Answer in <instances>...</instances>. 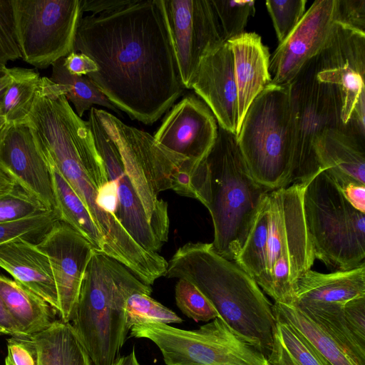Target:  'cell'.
I'll list each match as a JSON object with an SVG mask.
<instances>
[{
  "mask_svg": "<svg viewBox=\"0 0 365 365\" xmlns=\"http://www.w3.org/2000/svg\"><path fill=\"white\" fill-rule=\"evenodd\" d=\"M190 174L193 198L207 208L212 220L213 249L234 262L270 190L251 175L237 135L220 126L212 148Z\"/></svg>",
  "mask_w": 365,
  "mask_h": 365,
  "instance_id": "3",
  "label": "cell"
},
{
  "mask_svg": "<svg viewBox=\"0 0 365 365\" xmlns=\"http://www.w3.org/2000/svg\"><path fill=\"white\" fill-rule=\"evenodd\" d=\"M57 220H60L58 213L52 210L19 221L0 223V245L17 238L37 244Z\"/></svg>",
  "mask_w": 365,
  "mask_h": 365,
  "instance_id": "33",
  "label": "cell"
},
{
  "mask_svg": "<svg viewBox=\"0 0 365 365\" xmlns=\"http://www.w3.org/2000/svg\"><path fill=\"white\" fill-rule=\"evenodd\" d=\"M317 61V79L339 88L341 99L340 119L343 125H346L355 106L365 96V33L336 23Z\"/></svg>",
  "mask_w": 365,
  "mask_h": 365,
  "instance_id": "13",
  "label": "cell"
},
{
  "mask_svg": "<svg viewBox=\"0 0 365 365\" xmlns=\"http://www.w3.org/2000/svg\"><path fill=\"white\" fill-rule=\"evenodd\" d=\"M133 0H81V11L96 15L118 9Z\"/></svg>",
  "mask_w": 365,
  "mask_h": 365,
  "instance_id": "43",
  "label": "cell"
},
{
  "mask_svg": "<svg viewBox=\"0 0 365 365\" xmlns=\"http://www.w3.org/2000/svg\"><path fill=\"white\" fill-rule=\"evenodd\" d=\"M175 299L181 312L195 322H208L220 317L210 300L194 284L186 279H178Z\"/></svg>",
  "mask_w": 365,
  "mask_h": 365,
  "instance_id": "34",
  "label": "cell"
},
{
  "mask_svg": "<svg viewBox=\"0 0 365 365\" xmlns=\"http://www.w3.org/2000/svg\"><path fill=\"white\" fill-rule=\"evenodd\" d=\"M164 277L194 284L220 317L240 334L258 341L267 356L276 322L273 304L249 274L218 255L212 243L187 242L179 247Z\"/></svg>",
  "mask_w": 365,
  "mask_h": 365,
  "instance_id": "4",
  "label": "cell"
},
{
  "mask_svg": "<svg viewBox=\"0 0 365 365\" xmlns=\"http://www.w3.org/2000/svg\"><path fill=\"white\" fill-rule=\"evenodd\" d=\"M190 89L207 104L218 126L237 135V91L233 56L227 41L201 61Z\"/></svg>",
  "mask_w": 365,
  "mask_h": 365,
  "instance_id": "19",
  "label": "cell"
},
{
  "mask_svg": "<svg viewBox=\"0 0 365 365\" xmlns=\"http://www.w3.org/2000/svg\"><path fill=\"white\" fill-rule=\"evenodd\" d=\"M0 267L58 312V294L48 257L36 244L17 238L0 245Z\"/></svg>",
  "mask_w": 365,
  "mask_h": 365,
  "instance_id": "23",
  "label": "cell"
},
{
  "mask_svg": "<svg viewBox=\"0 0 365 365\" xmlns=\"http://www.w3.org/2000/svg\"><path fill=\"white\" fill-rule=\"evenodd\" d=\"M47 160L56 209L60 220L83 235L91 242L96 251L108 255L106 241L83 202L56 166L49 160Z\"/></svg>",
  "mask_w": 365,
  "mask_h": 365,
  "instance_id": "27",
  "label": "cell"
},
{
  "mask_svg": "<svg viewBox=\"0 0 365 365\" xmlns=\"http://www.w3.org/2000/svg\"><path fill=\"white\" fill-rule=\"evenodd\" d=\"M179 77L190 89L201 61L225 42L211 0H164Z\"/></svg>",
  "mask_w": 365,
  "mask_h": 365,
  "instance_id": "11",
  "label": "cell"
},
{
  "mask_svg": "<svg viewBox=\"0 0 365 365\" xmlns=\"http://www.w3.org/2000/svg\"><path fill=\"white\" fill-rule=\"evenodd\" d=\"M217 133L211 110L199 96L190 93L167 112L153 138L166 149L197 164L212 148Z\"/></svg>",
  "mask_w": 365,
  "mask_h": 365,
  "instance_id": "18",
  "label": "cell"
},
{
  "mask_svg": "<svg viewBox=\"0 0 365 365\" xmlns=\"http://www.w3.org/2000/svg\"><path fill=\"white\" fill-rule=\"evenodd\" d=\"M0 170L48 210H56L48 160L26 122L6 123L0 130Z\"/></svg>",
  "mask_w": 365,
  "mask_h": 365,
  "instance_id": "16",
  "label": "cell"
},
{
  "mask_svg": "<svg viewBox=\"0 0 365 365\" xmlns=\"http://www.w3.org/2000/svg\"><path fill=\"white\" fill-rule=\"evenodd\" d=\"M13 78L0 103V116L6 123L24 121L32 107L41 77L34 69L14 67Z\"/></svg>",
  "mask_w": 365,
  "mask_h": 365,
  "instance_id": "29",
  "label": "cell"
},
{
  "mask_svg": "<svg viewBox=\"0 0 365 365\" xmlns=\"http://www.w3.org/2000/svg\"><path fill=\"white\" fill-rule=\"evenodd\" d=\"M343 309L349 331L357 342L365 348V297L347 302Z\"/></svg>",
  "mask_w": 365,
  "mask_h": 365,
  "instance_id": "39",
  "label": "cell"
},
{
  "mask_svg": "<svg viewBox=\"0 0 365 365\" xmlns=\"http://www.w3.org/2000/svg\"><path fill=\"white\" fill-rule=\"evenodd\" d=\"M336 0L314 1L289 36L270 56L271 83L289 84L327 44L336 26Z\"/></svg>",
  "mask_w": 365,
  "mask_h": 365,
  "instance_id": "17",
  "label": "cell"
},
{
  "mask_svg": "<svg viewBox=\"0 0 365 365\" xmlns=\"http://www.w3.org/2000/svg\"><path fill=\"white\" fill-rule=\"evenodd\" d=\"M275 319L292 327L323 365H358L319 325L293 304H273Z\"/></svg>",
  "mask_w": 365,
  "mask_h": 365,
  "instance_id": "25",
  "label": "cell"
},
{
  "mask_svg": "<svg viewBox=\"0 0 365 365\" xmlns=\"http://www.w3.org/2000/svg\"><path fill=\"white\" fill-rule=\"evenodd\" d=\"M21 58L45 69L74 51L81 0H11Z\"/></svg>",
  "mask_w": 365,
  "mask_h": 365,
  "instance_id": "10",
  "label": "cell"
},
{
  "mask_svg": "<svg viewBox=\"0 0 365 365\" xmlns=\"http://www.w3.org/2000/svg\"><path fill=\"white\" fill-rule=\"evenodd\" d=\"M126 325L130 331L135 324L144 322L180 324L183 319L175 312L153 299L150 295L136 292L125 303Z\"/></svg>",
  "mask_w": 365,
  "mask_h": 365,
  "instance_id": "31",
  "label": "cell"
},
{
  "mask_svg": "<svg viewBox=\"0 0 365 365\" xmlns=\"http://www.w3.org/2000/svg\"><path fill=\"white\" fill-rule=\"evenodd\" d=\"M0 334L9 336L23 335L19 329L0 298Z\"/></svg>",
  "mask_w": 365,
  "mask_h": 365,
  "instance_id": "44",
  "label": "cell"
},
{
  "mask_svg": "<svg viewBox=\"0 0 365 365\" xmlns=\"http://www.w3.org/2000/svg\"><path fill=\"white\" fill-rule=\"evenodd\" d=\"M4 365H14L10 359L6 356L4 360Z\"/></svg>",
  "mask_w": 365,
  "mask_h": 365,
  "instance_id": "49",
  "label": "cell"
},
{
  "mask_svg": "<svg viewBox=\"0 0 365 365\" xmlns=\"http://www.w3.org/2000/svg\"><path fill=\"white\" fill-rule=\"evenodd\" d=\"M152 291L123 264L94 250L71 321L94 365H111L118 357L130 331L127 299Z\"/></svg>",
  "mask_w": 365,
  "mask_h": 365,
  "instance_id": "5",
  "label": "cell"
},
{
  "mask_svg": "<svg viewBox=\"0 0 365 365\" xmlns=\"http://www.w3.org/2000/svg\"><path fill=\"white\" fill-rule=\"evenodd\" d=\"M51 66L50 80L66 88L65 96L73 105L75 112L80 118L86 111L90 110L93 105L105 107L121 116V111L86 76H74L66 70L63 65V58L55 61Z\"/></svg>",
  "mask_w": 365,
  "mask_h": 365,
  "instance_id": "28",
  "label": "cell"
},
{
  "mask_svg": "<svg viewBox=\"0 0 365 365\" xmlns=\"http://www.w3.org/2000/svg\"><path fill=\"white\" fill-rule=\"evenodd\" d=\"M130 335L159 349L165 365H267L259 342L232 329L218 317L186 330L158 322L134 325Z\"/></svg>",
  "mask_w": 365,
  "mask_h": 365,
  "instance_id": "8",
  "label": "cell"
},
{
  "mask_svg": "<svg viewBox=\"0 0 365 365\" xmlns=\"http://www.w3.org/2000/svg\"><path fill=\"white\" fill-rule=\"evenodd\" d=\"M63 65L72 75L83 76L96 72L98 66L88 56L73 51L63 58Z\"/></svg>",
  "mask_w": 365,
  "mask_h": 365,
  "instance_id": "41",
  "label": "cell"
},
{
  "mask_svg": "<svg viewBox=\"0 0 365 365\" xmlns=\"http://www.w3.org/2000/svg\"><path fill=\"white\" fill-rule=\"evenodd\" d=\"M20 58L11 0H0V63L6 66Z\"/></svg>",
  "mask_w": 365,
  "mask_h": 365,
  "instance_id": "37",
  "label": "cell"
},
{
  "mask_svg": "<svg viewBox=\"0 0 365 365\" xmlns=\"http://www.w3.org/2000/svg\"><path fill=\"white\" fill-rule=\"evenodd\" d=\"M16 183L0 170V197L12 190Z\"/></svg>",
  "mask_w": 365,
  "mask_h": 365,
  "instance_id": "47",
  "label": "cell"
},
{
  "mask_svg": "<svg viewBox=\"0 0 365 365\" xmlns=\"http://www.w3.org/2000/svg\"><path fill=\"white\" fill-rule=\"evenodd\" d=\"M339 187L351 205L365 213V185L351 181Z\"/></svg>",
  "mask_w": 365,
  "mask_h": 365,
  "instance_id": "42",
  "label": "cell"
},
{
  "mask_svg": "<svg viewBox=\"0 0 365 365\" xmlns=\"http://www.w3.org/2000/svg\"><path fill=\"white\" fill-rule=\"evenodd\" d=\"M254 179L269 190L292 184L294 123L289 84L269 83L250 106L237 135Z\"/></svg>",
  "mask_w": 365,
  "mask_h": 365,
  "instance_id": "6",
  "label": "cell"
},
{
  "mask_svg": "<svg viewBox=\"0 0 365 365\" xmlns=\"http://www.w3.org/2000/svg\"><path fill=\"white\" fill-rule=\"evenodd\" d=\"M0 298L23 335H32L49 327L58 312L43 298L0 274Z\"/></svg>",
  "mask_w": 365,
  "mask_h": 365,
  "instance_id": "24",
  "label": "cell"
},
{
  "mask_svg": "<svg viewBox=\"0 0 365 365\" xmlns=\"http://www.w3.org/2000/svg\"><path fill=\"white\" fill-rule=\"evenodd\" d=\"M307 0H283L265 1L272 21L279 44L294 29L305 13Z\"/></svg>",
  "mask_w": 365,
  "mask_h": 365,
  "instance_id": "36",
  "label": "cell"
},
{
  "mask_svg": "<svg viewBox=\"0 0 365 365\" xmlns=\"http://www.w3.org/2000/svg\"><path fill=\"white\" fill-rule=\"evenodd\" d=\"M233 56L237 91V133L244 117L255 98L271 83L270 53L260 36L244 32L227 41Z\"/></svg>",
  "mask_w": 365,
  "mask_h": 365,
  "instance_id": "20",
  "label": "cell"
},
{
  "mask_svg": "<svg viewBox=\"0 0 365 365\" xmlns=\"http://www.w3.org/2000/svg\"><path fill=\"white\" fill-rule=\"evenodd\" d=\"M314 149L321 169L327 170L339 186L351 181L365 185V138L347 125L324 130Z\"/></svg>",
  "mask_w": 365,
  "mask_h": 365,
  "instance_id": "21",
  "label": "cell"
},
{
  "mask_svg": "<svg viewBox=\"0 0 365 365\" xmlns=\"http://www.w3.org/2000/svg\"><path fill=\"white\" fill-rule=\"evenodd\" d=\"M7 357L14 365H38L36 349L29 336L7 339Z\"/></svg>",
  "mask_w": 365,
  "mask_h": 365,
  "instance_id": "40",
  "label": "cell"
},
{
  "mask_svg": "<svg viewBox=\"0 0 365 365\" xmlns=\"http://www.w3.org/2000/svg\"><path fill=\"white\" fill-rule=\"evenodd\" d=\"M12 78V68H7L6 65L0 63V103Z\"/></svg>",
  "mask_w": 365,
  "mask_h": 365,
  "instance_id": "45",
  "label": "cell"
},
{
  "mask_svg": "<svg viewBox=\"0 0 365 365\" xmlns=\"http://www.w3.org/2000/svg\"><path fill=\"white\" fill-rule=\"evenodd\" d=\"M88 122L107 177L114 187L118 203L115 217L141 247L158 252L163 245L153 230L140 196L125 172L119 149L101 123L95 107L89 110Z\"/></svg>",
  "mask_w": 365,
  "mask_h": 365,
  "instance_id": "14",
  "label": "cell"
},
{
  "mask_svg": "<svg viewBox=\"0 0 365 365\" xmlns=\"http://www.w3.org/2000/svg\"><path fill=\"white\" fill-rule=\"evenodd\" d=\"M101 123L116 143L125 172L140 196L150 224L164 245L168 239L170 220L168 203L159 197L165 187L155 154L142 138L120 120L105 118Z\"/></svg>",
  "mask_w": 365,
  "mask_h": 365,
  "instance_id": "12",
  "label": "cell"
},
{
  "mask_svg": "<svg viewBox=\"0 0 365 365\" xmlns=\"http://www.w3.org/2000/svg\"><path fill=\"white\" fill-rule=\"evenodd\" d=\"M111 365H141L138 360L135 349L133 346L131 351L125 356L118 357Z\"/></svg>",
  "mask_w": 365,
  "mask_h": 365,
  "instance_id": "46",
  "label": "cell"
},
{
  "mask_svg": "<svg viewBox=\"0 0 365 365\" xmlns=\"http://www.w3.org/2000/svg\"><path fill=\"white\" fill-rule=\"evenodd\" d=\"M38 356V365H94L71 322L56 319L45 330L28 335Z\"/></svg>",
  "mask_w": 365,
  "mask_h": 365,
  "instance_id": "26",
  "label": "cell"
},
{
  "mask_svg": "<svg viewBox=\"0 0 365 365\" xmlns=\"http://www.w3.org/2000/svg\"><path fill=\"white\" fill-rule=\"evenodd\" d=\"M365 297V265L324 274L311 269L297 280L292 304L299 309L344 305Z\"/></svg>",
  "mask_w": 365,
  "mask_h": 365,
  "instance_id": "22",
  "label": "cell"
},
{
  "mask_svg": "<svg viewBox=\"0 0 365 365\" xmlns=\"http://www.w3.org/2000/svg\"><path fill=\"white\" fill-rule=\"evenodd\" d=\"M336 23L365 33V0H336Z\"/></svg>",
  "mask_w": 365,
  "mask_h": 365,
  "instance_id": "38",
  "label": "cell"
},
{
  "mask_svg": "<svg viewBox=\"0 0 365 365\" xmlns=\"http://www.w3.org/2000/svg\"><path fill=\"white\" fill-rule=\"evenodd\" d=\"M48 210H52L17 185L0 197V223L19 221Z\"/></svg>",
  "mask_w": 365,
  "mask_h": 365,
  "instance_id": "35",
  "label": "cell"
},
{
  "mask_svg": "<svg viewBox=\"0 0 365 365\" xmlns=\"http://www.w3.org/2000/svg\"><path fill=\"white\" fill-rule=\"evenodd\" d=\"M98 71L86 76L131 120L152 125L182 96L164 0H133L82 17L74 51Z\"/></svg>",
  "mask_w": 365,
  "mask_h": 365,
  "instance_id": "1",
  "label": "cell"
},
{
  "mask_svg": "<svg viewBox=\"0 0 365 365\" xmlns=\"http://www.w3.org/2000/svg\"><path fill=\"white\" fill-rule=\"evenodd\" d=\"M267 365H323L304 340L287 323L275 319Z\"/></svg>",
  "mask_w": 365,
  "mask_h": 365,
  "instance_id": "30",
  "label": "cell"
},
{
  "mask_svg": "<svg viewBox=\"0 0 365 365\" xmlns=\"http://www.w3.org/2000/svg\"><path fill=\"white\" fill-rule=\"evenodd\" d=\"M6 121L4 118L0 116V130L6 124Z\"/></svg>",
  "mask_w": 365,
  "mask_h": 365,
  "instance_id": "48",
  "label": "cell"
},
{
  "mask_svg": "<svg viewBox=\"0 0 365 365\" xmlns=\"http://www.w3.org/2000/svg\"><path fill=\"white\" fill-rule=\"evenodd\" d=\"M317 57L308 61L289 83L294 123L292 184H307L323 170L315 155V140L326 128L343 125L339 88L317 79Z\"/></svg>",
  "mask_w": 365,
  "mask_h": 365,
  "instance_id": "9",
  "label": "cell"
},
{
  "mask_svg": "<svg viewBox=\"0 0 365 365\" xmlns=\"http://www.w3.org/2000/svg\"><path fill=\"white\" fill-rule=\"evenodd\" d=\"M225 41L245 32L250 16L255 12V1L211 0Z\"/></svg>",
  "mask_w": 365,
  "mask_h": 365,
  "instance_id": "32",
  "label": "cell"
},
{
  "mask_svg": "<svg viewBox=\"0 0 365 365\" xmlns=\"http://www.w3.org/2000/svg\"><path fill=\"white\" fill-rule=\"evenodd\" d=\"M303 210L315 259L336 270L364 262L365 213L351 205L327 170L307 183Z\"/></svg>",
  "mask_w": 365,
  "mask_h": 365,
  "instance_id": "7",
  "label": "cell"
},
{
  "mask_svg": "<svg viewBox=\"0 0 365 365\" xmlns=\"http://www.w3.org/2000/svg\"><path fill=\"white\" fill-rule=\"evenodd\" d=\"M306 185L267 193L234 260L276 303H293L297 280L315 260L303 210Z\"/></svg>",
  "mask_w": 365,
  "mask_h": 365,
  "instance_id": "2",
  "label": "cell"
},
{
  "mask_svg": "<svg viewBox=\"0 0 365 365\" xmlns=\"http://www.w3.org/2000/svg\"><path fill=\"white\" fill-rule=\"evenodd\" d=\"M36 246L48 257L51 266L60 319L71 322L94 248L83 235L61 220L53 223Z\"/></svg>",
  "mask_w": 365,
  "mask_h": 365,
  "instance_id": "15",
  "label": "cell"
}]
</instances>
